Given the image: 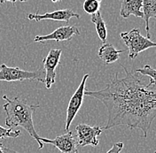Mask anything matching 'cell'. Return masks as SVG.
Listing matches in <instances>:
<instances>
[{"label":"cell","mask_w":156,"mask_h":153,"mask_svg":"<svg viewBox=\"0 0 156 153\" xmlns=\"http://www.w3.org/2000/svg\"><path fill=\"white\" fill-rule=\"evenodd\" d=\"M124 69L126 75L115 77L104 89L97 91L85 90L84 95L100 101L106 106L108 118L103 129L117 126L138 128L144 137L156 118V87L145 84L136 71Z\"/></svg>","instance_id":"obj_1"},{"label":"cell","mask_w":156,"mask_h":153,"mask_svg":"<svg viewBox=\"0 0 156 153\" xmlns=\"http://www.w3.org/2000/svg\"><path fill=\"white\" fill-rule=\"evenodd\" d=\"M3 99L6 101L3 105L6 113L5 125L11 129L15 127L24 128L38 143L39 149H43L44 144L40 141V137L35 129L33 122V114L39 107V104L29 105L27 100L20 99L17 96L9 98L6 95L3 96Z\"/></svg>","instance_id":"obj_2"},{"label":"cell","mask_w":156,"mask_h":153,"mask_svg":"<svg viewBox=\"0 0 156 153\" xmlns=\"http://www.w3.org/2000/svg\"><path fill=\"white\" fill-rule=\"evenodd\" d=\"M120 36L128 47L129 59H135L140 52L147 49L156 47V43L143 37L138 29H133L129 32H122Z\"/></svg>","instance_id":"obj_3"},{"label":"cell","mask_w":156,"mask_h":153,"mask_svg":"<svg viewBox=\"0 0 156 153\" xmlns=\"http://www.w3.org/2000/svg\"><path fill=\"white\" fill-rule=\"evenodd\" d=\"M45 73L43 67L36 71H26L19 67H8L5 64L0 65V81L22 82L24 80H37L44 82Z\"/></svg>","instance_id":"obj_4"},{"label":"cell","mask_w":156,"mask_h":153,"mask_svg":"<svg viewBox=\"0 0 156 153\" xmlns=\"http://www.w3.org/2000/svg\"><path fill=\"white\" fill-rule=\"evenodd\" d=\"M89 78V75H85L80 85L77 88V89L76 90V92L74 93V95L69 100V103L68 105V109H67V118H66V125H65V130H67L68 132V129L70 127V125L72 123V121L74 120L75 117L78 113L83 101V96H84V91H85V83L86 81Z\"/></svg>","instance_id":"obj_5"},{"label":"cell","mask_w":156,"mask_h":153,"mask_svg":"<svg viewBox=\"0 0 156 153\" xmlns=\"http://www.w3.org/2000/svg\"><path fill=\"white\" fill-rule=\"evenodd\" d=\"M76 136H77L76 143L79 146L96 147L99 143L98 136L101 134L103 128L98 126L91 127L86 124H79L76 126Z\"/></svg>","instance_id":"obj_6"},{"label":"cell","mask_w":156,"mask_h":153,"mask_svg":"<svg viewBox=\"0 0 156 153\" xmlns=\"http://www.w3.org/2000/svg\"><path fill=\"white\" fill-rule=\"evenodd\" d=\"M62 50L59 49H51L47 56L43 59L44 70L45 73L44 83L46 89H50L55 83L56 68L59 64Z\"/></svg>","instance_id":"obj_7"},{"label":"cell","mask_w":156,"mask_h":153,"mask_svg":"<svg viewBox=\"0 0 156 153\" xmlns=\"http://www.w3.org/2000/svg\"><path fill=\"white\" fill-rule=\"evenodd\" d=\"M40 141L44 144H51L56 147L61 153H77V143L73 135V132L68 131L67 134L58 135L55 139H47L40 137Z\"/></svg>","instance_id":"obj_8"},{"label":"cell","mask_w":156,"mask_h":153,"mask_svg":"<svg viewBox=\"0 0 156 153\" xmlns=\"http://www.w3.org/2000/svg\"><path fill=\"white\" fill-rule=\"evenodd\" d=\"M80 31L76 26H64L55 29L52 33L46 36H37L34 41L38 43H44L46 41L63 42L70 41L74 36H79Z\"/></svg>","instance_id":"obj_9"},{"label":"cell","mask_w":156,"mask_h":153,"mask_svg":"<svg viewBox=\"0 0 156 153\" xmlns=\"http://www.w3.org/2000/svg\"><path fill=\"white\" fill-rule=\"evenodd\" d=\"M73 17L80 19V14L74 12L71 9L58 10V11H54L51 12H45L44 14H38L37 12L27 14V19L29 20H34V21H40V20H44V19H51V20L63 21V22L68 23L69 19Z\"/></svg>","instance_id":"obj_10"},{"label":"cell","mask_w":156,"mask_h":153,"mask_svg":"<svg viewBox=\"0 0 156 153\" xmlns=\"http://www.w3.org/2000/svg\"><path fill=\"white\" fill-rule=\"evenodd\" d=\"M143 0H123L121 2L120 15L126 19L130 15L143 18V12L141 11Z\"/></svg>","instance_id":"obj_11"},{"label":"cell","mask_w":156,"mask_h":153,"mask_svg":"<svg viewBox=\"0 0 156 153\" xmlns=\"http://www.w3.org/2000/svg\"><path fill=\"white\" fill-rule=\"evenodd\" d=\"M123 52L124 50H116L111 43H103L98 50V57L106 64H112L117 61L120 57V54Z\"/></svg>","instance_id":"obj_12"},{"label":"cell","mask_w":156,"mask_h":153,"mask_svg":"<svg viewBox=\"0 0 156 153\" xmlns=\"http://www.w3.org/2000/svg\"><path fill=\"white\" fill-rule=\"evenodd\" d=\"M143 19L146 22V38L151 40L150 29H149V19L153 17H156V0H143Z\"/></svg>","instance_id":"obj_13"},{"label":"cell","mask_w":156,"mask_h":153,"mask_svg":"<svg viewBox=\"0 0 156 153\" xmlns=\"http://www.w3.org/2000/svg\"><path fill=\"white\" fill-rule=\"evenodd\" d=\"M90 20L96 26V31H97V34L99 39L102 41L103 43H107V27H106V23H105L104 19L101 16L100 11H98L96 13L92 14L90 16Z\"/></svg>","instance_id":"obj_14"},{"label":"cell","mask_w":156,"mask_h":153,"mask_svg":"<svg viewBox=\"0 0 156 153\" xmlns=\"http://www.w3.org/2000/svg\"><path fill=\"white\" fill-rule=\"evenodd\" d=\"M135 71L137 74H140L141 75L148 76L150 78L149 85H151V86L156 85V69H154L149 65H146L143 68H138Z\"/></svg>","instance_id":"obj_15"},{"label":"cell","mask_w":156,"mask_h":153,"mask_svg":"<svg viewBox=\"0 0 156 153\" xmlns=\"http://www.w3.org/2000/svg\"><path fill=\"white\" fill-rule=\"evenodd\" d=\"M101 1L99 0H86L84 1L83 5V8L84 12H86L89 14H94L99 11Z\"/></svg>","instance_id":"obj_16"},{"label":"cell","mask_w":156,"mask_h":153,"mask_svg":"<svg viewBox=\"0 0 156 153\" xmlns=\"http://www.w3.org/2000/svg\"><path fill=\"white\" fill-rule=\"evenodd\" d=\"M21 132L20 130H12L11 128H5L0 126V139L5 138H16L20 136Z\"/></svg>","instance_id":"obj_17"},{"label":"cell","mask_w":156,"mask_h":153,"mask_svg":"<svg viewBox=\"0 0 156 153\" xmlns=\"http://www.w3.org/2000/svg\"><path fill=\"white\" fill-rule=\"evenodd\" d=\"M122 148H123V144L122 143H121V142L115 143V144H114L112 148L107 153H120L122 151Z\"/></svg>","instance_id":"obj_18"},{"label":"cell","mask_w":156,"mask_h":153,"mask_svg":"<svg viewBox=\"0 0 156 153\" xmlns=\"http://www.w3.org/2000/svg\"><path fill=\"white\" fill-rule=\"evenodd\" d=\"M3 152L4 153H19L13 150H11V149H8L6 147H3Z\"/></svg>","instance_id":"obj_19"},{"label":"cell","mask_w":156,"mask_h":153,"mask_svg":"<svg viewBox=\"0 0 156 153\" xmlns=\"http://www.w3.org/2000/svg\"><path fill=\"white\" fill-rule=\"evenodd\" d=\"M0 153H4L3 152V146H2L1 143H0Z\"/></svg>","instance_id":"obj_20"},{"label":"cell","mask_w":156,"mask_h":153,"mask_svg":"<svg viewBox=\"0 0 156 153\" xmlns=\"http://www.w3.org/2000/svg\"><path fill=\"white\" fill-rule=\"evenodd\" d=\"M154 153H156V151H155V152H154Z\"/></svg>","instance_id":"obj_21"},{"label":"cell","mask_w":156,"mask_h":153,"mask_svg":"<svg viewBox=\"0 0 156 153\" xmlns=\"http://www.w3.org/2000/svg\"><path fill=\"white\" fill-rule=\"evenodd\" d=\"M77 153H79V152H77Z\"/></svg>","instance_id":"obj_22"}]
</instances>
